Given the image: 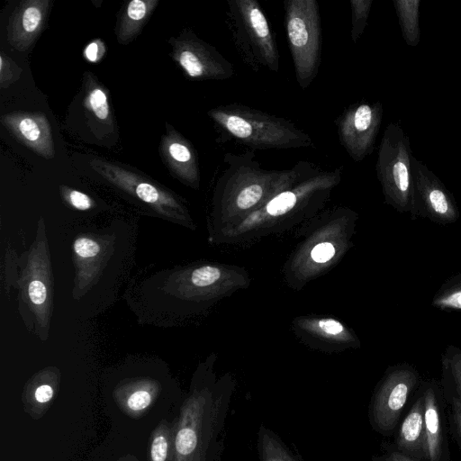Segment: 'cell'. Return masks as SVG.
<instances>
[{
  "instance_id": "6da1fadb",
  "label": "cell",
  "mask_w": 461,
  "mask_h": 461,
  "mask_svg": "<svg viewBox=\"0 0 461 461\" xmlns=\"http://www.w3.org/2000/svg\"><path fill=\"white\" fill-rule=\"evenodd\" d=\"M293 167L285 170L263 168L251 150L223 156L221 175L215 200L224 210L244 212L263 204L290 179Z\"/></svg>"
},
{
  "instance_id": "7a4b0ae2",
  "label": "cell",
  "mask_w": 461,
  "mask_h": 461,
  "mask_svg": "<svg viewBox=\"0 0 461 461\" xmlns=\"http://www.w3.org/2000/svg\"><path fill=\"white\" fill-rule=\"evenodd\" d=\"M208 116L225 133L251 149H286L312 144L309 134L291 121L242 104H221Z\"/></svg>"
},
{
  "instance_id": "3957f363",
  "label": "cell",
  "mask_w": 461,
  "mask_h": 461,
  "mask_svg": "<svg viewBox=\"0 0 461 461\" xmlns=\"http://www.w3.org/2000/svg\"><path fill=\"white\" fill-rule=\"evenodd\" d=\"M224 23L236 53L249 68L279 71L277 43L257 0H226Z\"/></svg>"
},
{
  "instance_id": "277c9868",
  "label": "cell",
  "mask_w": 461,
  "mask_h": 461,
  "mask_svg": "<svg viewBox=\"0 0 461 461\" xmlns=\"http://www.w3.org/2000/svg\"><path fill=\"white\" fill-rule=\"evenodd\" d=\"M283 5L296 81L305 90L317 77L321 61L320 6L316 0H285Z\"/></svg>"
},
{
  "instance_id": "5b68a950",
  "label": "cell",
  "mask_w": 461,
  "mask_h": 461,
  "mask_svg": "<svg viewBox=\"0 0 461 461\" xmlns=\"http://www.w3.org/2000/svg\"><path fill=\"white\" fill-rule=\"evenodd\" d=\"M408 135L399 123H389L381 140L375 164L386 203L399 212H412V157Z\"/></svg>"
},
{
  "instance_id": "8992f818",
  "label": "cell",
  "mask_w": 461,
  "mask_h": 461,
  "mask_svg": "<svg viewBox=\"0 0 461 461\" xmlns=\"http://www.w3.org/2000/svg\"><path fill=\"white\" fill-rule=\"evenodd\" d=\"M90 167L118 189L170 220L189 219L185 207L170 191L120 164L94 158Z\"/></svg>"
},
{
  "instance_id": "52a82bcc",
  "label": "cell",
  "mask_w": 461,
  "mask_h": 461,
  "mask_svg": "<svg viewBox=\"0 0 461 461\" xmlns=\"http://www.w3.org/2000/svg\"><path fill=\"white\" fill-rule=\"evenodd\" d=\"M171 58L192 80H226L235 68L214 46L185 29L169 39Z\"/></svg>"
},
{
  "instance_id": "ba28073f",
  "label": "cell",
  "mask_w": 461,
  "mask_h": 461,
  "mask_svg": "<svg viewBox=\"0 0 461 461\" xmlns=\"http://www.w3.org/2000/svg\"><path fill=\"white\" fill-rule=\"evenodd\" d=\"M383 113L380 102H359L347 107L335 120L339 140L355 162L373 152Z\"/></svg>"
},
{
  "instance_id": "9c48e42d",
  "label": "cell",
  "mask_w": 461,
  "mask_h": 461,
  "mask_svg": "<svg viewBox=\"0 0 461 461\" xmlns=\"http://www.w3.org/2000/svg\"><path fill=\"white\" fill-rule=\"evenodd\" d=\"M412 174V212L414 220L420 216L447 225L459 219V211L453 194L428 167L416 158L411 159Z\"/></svg>"
},
{
  "instance_id": "30bf717a",
  "label": "cell",
  "mask_w": 461,
  "mask_h": 461,
  "mask_svg": "<svg viewBox=\"0 0 461 461\" xmlns=\"http://www.w3.org/2000/svg\"><path fill=\"white\" fill-rule=\"evenodd\" d=\"M418 380L416 370L406 364L387 372L370 404L369 419L374 429L384 435L393 430Z\"/></svg>"
},
{
  "instance_id": "8fae6325",
  "label": "cell",
  "mask_w": 461,
  "mask_h": 461,
  "mask_svg": "<svg viewBox=\"0 0 461 461\" xmlns=\"http://www.w3.org/2000/svg\"><path fill=\"white\" fill-rule=\"evenodd\" d=\"M1 123L34 153L46 159L54 158L52 130L44 113L38 112L8 113L1 117Z\"/></svg>"
},
{
  "instance_id": "7c38bea8",
  "label": "cell",
  "mask_w": 461,
  "mask_h": 461,
  "mask_svg": "<svg viewBox=\"0 0 461 461\" xmlns=\"http://www.w3.org/2000/svg\"><path fill=\"white\" fill-rule=\"evenodd\" d=\"M159 153L175 177L192 188L199 187L200 170L195 149L188 140L168 124L161 137Z\"/></svg>"
},
{
  "instance_id": "4fadbf2b",
  "label": "cell",
  "mask_w": 461,
  "mask_h": 461,
  "mask_svg": "<svg viewBox=\"0 0 461 461\" xmlns=\"http://www.w3.org/2000/svg\"><path fill=\"white\" fill-rule=\"evenodd\" d=\"M50 0H25L13 11L7 26V41L18 51H26L45 26Z\"/></svg>"
},
{
  "instance_id": "5bb4252c",
  "label": "cell",
  "mask_w": 461,
  "mask_h": 461,
  "mask_svg": "<svg viewBox=\"0 0 461 461\" xmlns=\"http://www.w3.org/2000/svg\"><path fill=\"white\" fill-rule=\"evenodd\" d=\"M83 105L87 126L99 140L115 135L116 127L110 106L108 90L90 71L84 73Z\"/></svg>"
},
{
  "instance_id": "9a60e30c",
  "label": "cell",
  "mask_w": 461,
  "mask_h": 461,
  "mask_svg": "<svg viewBox=\"0 0 461 461\" xmlns=\"http://www.w3.org/2000/svg\"><path fill=\"white\" fill-rule=\"evenodd\" d=\"M424 397V446L423 459L440 461L443 454L441 417L435 386L429 384L423 393Z\"/></svg>"
},
{
  "instance_id": "2e32d148",
  "label": "cell",
  "mask_w": 461,
  "mask_h": 461,
  "mask_svg": "<svg viewBox=\"0 0 461 461\" xmlns=\"http://www.w3.org/2000/svg\"><path fill=\"white\" fill-rule=\"evenodd\" d=\"M424 397L420 395L405 416L396 440L398 449L416 459L423 458Z\"/></svg>"
},
{
  "instance_id": "e0dca14e",
  "label": "cell",
  "mask_w": 461,
  "mask_h": 461,
  "mask_svg": "<svg viewBox=\"0 0 461 461\" xmlns=\"http://www.w3.org/2000/svg\"><path fill=\"white\" fill-rule=\"evenodd\" d=\"M158 3V0L128 2L119 14L115 30L117 41L122 45L131 42L140 33Z\"/></svg>"
},
{
  "instance_id": "ac0fdd59",
  "label": "cell",
  "mask_w": 461,
  "mask_h": 461,
  "mask_svg": "<svg viewBox=\"0 0 461 461\" xmlns=\"http://www.w3.org/2000/svg\"><path fill=\"white\" fill-rule=\"evenodd\" d=\"M402 38L408 46L415 47L420 41V0H393Z\"/></svg>"
},
{
  "instance_id": "d6986e66",
  "label": "cell",
  "mask_w": 461,
  "mask_h": 461,
  "mask_svg": "<svg viewBox=\"0 0 461 461\" xmlns=\"http://www.w3.org/2000/svg\"><path fill=\"white\" fill-rule=\"evenodd\" d=\"M257 448L259 461H298L279 437L263 425L258 432Z\"/></svg>"
},
{
  "instance_id": "ffe728a7",
  "label": "cell",
  "mask_w": 461,
  "mask_h": 461,
  "mask_svg": "<svg viewBox=\"0 0 461 461\" xmlns=\"http://www.w3.org/2000/svg\"><path fill=\"white\" fill-rule=\"evenodd\" d=\"M432 305L443 311H461V274L441 285L433 297Z\"/></svg>"
},
{
  "instance_id": "44dd1931",
  "label": "cell",
  "mask_w": 461,
  "mask_h": 461,
  "mask_svg": "<svg viewBox=\"0 0 461 461\" xmlns=\"http://www.w3.org/2000/svg\"><path fill=\"white\" fill-rule=\"evenodd\" d=\"M373 0H350L351 9V31L350 38L353 43H357L362 36L372 8Z\"/></svg>"
},
{
  "instance_id": "7402d4cb",
  "label": "cell",
  "mask_w": 461,
  "mask_h": 461,
  "mask_svg": "<svg viewBox=\"0 0 461 461\" xmlns=\"http://www.w3.org/2000/svg\"><path fill=\"white\" fill-rule=\"evenodd\" d=\"M73 250L79 263L91 266L102 253L101 244L87 236L77 237L73 243Z\"/></svg>"
},
{
  "instance_id": "603a6c76",
  "label": "cell",
  "mask_w": 461,
  "mask_h": 461,
  "mask_svg": "<svg viewBox=\"0 0 461 461\" xmlns=\"http://www.w3.org/2000/svg\"><path fill=\"white\" fill-rule=\"evenodd\" d=\"M59 190L64 201L76 210L87 211L95 205V201L88 194L67 185H60Z\"/></svg>"
},
{
  "instance_id": "cb8c5ba5",
  "label": "cell",
  "mask_w": 461,
  "mask_h": 461,
  "mask_svg": "<svg viewBox=\"0 0 461 461\" xmlns=\"http://www.w3.org/2000/svg\"><path fill=\"white\" fill-rule=\"evenodd\" d=\"M23 69L9 56L3 51L0 53V86L6 88L17 81Z\"/></svg>"
},
{
  "instance_id": "d4e9b609",
  "label": "cell",
  "mask_w": 461,
  "mask_h": 461,
  "mask_svg": "<svg viewBox=\"0 0 461 461\" xmlns=\"http://www.w3.org/2000/svg\"><path fill=\"white\" fill-rule=\"evenodd\" d=\"M31 303L39 309L46 305L49 297L47 285L40 278H32L26 286Z\"/></svg>"
},
{
  "instance_id": "484cf974",
  "label": "cell",
  "mask_w": 461,
  "mask_h": 461,
  "mask_svg": "<svg viewBox=\"0 0 461 461\" xmlns=\"http://www.w3.org/2000/svg\"><path fill=\"white\" fill-rule=\"evenodd\" d=\"M221 276L220 269L212 266H203L191 274V282L198 287H205L215 283Z\"/></svg>"
},
{
  "instance_id": "4316f807",
  "label": "cell",
  "mask_w": 461,
  "mask_h": 461,
  "mask_svg": "<svg viewBox=\"0 0 461 461\" xmlns=\"http://www.w3.org/2000/svg\"><path fill=\"white\" fill-rule=\"evenodd\" d=\"M106 52L104 42L100 39L90 41L84 49L83 55L86 60L91 63L99 62Z\"/></svg>"
},
{
  "instance_id": "83f0119b",
  "label": "cell",
  "mask_w": 461,
  "mask_h": 461,
  "mask_svg": "<svg viewBox=\"0 0 461 461\" xmlns=\"http://www.w3.org/2000/svg\"><path fill=\"white\" fill-rule=\"evenodd\" d=\"M335 254V248L330 242H321L315 245L311 252L312 260L317 263L329 261Z\"/></svg>"
},
{
  "instance_id": "f1b7e54d",
  "label": "cell",
  "mask_w": 461,
  "mask_h": 461,
  "mask_svg": "<svg viewBox=\"0 0 461 461\" xmlns=\"http://www.w3.org/2000/svg\"><path fill=\"white\" fill-rule=\"evenodd\" d=\"M151 402V395L145 390L134 392L128 398V407L132 411H141L147 408Z\"/></svg>"
},
{
  "instance_id": "f546056e",
  "label": "cell",
  "mask_w": 461,
  "mask_h": 461,
  "mask_svg": "<svg viewBox=\"0 0 461 461\" xmlns=\"http://www.w3.org/2000/svg\"><path fill=\"white\" fill-rule=\"evenodd\" d=\"M167 455V442L165 437L156 436L151 444L152 461H165Z\"/></svg>"
},
{
  "instance_id": "4dcf8cb0",
  "label": "cell",
  "mask_w": 461,
  "mask_h": 461,
  "mask_svg": "<svg viewBox=\"0 0 461 461\" xmlns=\"http://www.w3.org/2000/svg\"><path fill=\"white\" fill-rule=\"evenodd\" d=\"M443 361L461 374V348H447L443 356Z\"/></svg>"
},
{
  "instance_id": "1f68e13d",
  "label": "cell",
  "mask_w": 461,
  "mask_h": 461,
  "mask_svg": "<svg viewBox=\"0 0 461 461\" xmlns=\"http://www.w3.org/2000/svg\"><path fill=\"white\" fill-rule=\"evenodd\" d=\"M320 329L326 334L337 336L344 331L343 325L333 319H323L319 321Z\"/></svg>"
},
{
  "instance_id": "d6a6232c",
  "label": "cell",
  "mask_w": 461,
  "mask_h": 461,
  "mask_svg": "<svg viewBox=\"0 0 461 461\" xmlns=\"http://www.w3.org/2000/svg\"><path fill=\"white\" fill-rule=\"evenodd\" d=\"M371 461H420L419 459L413 458L402 452L391 451L379 456H375Z\"/></svg>"
},
{
  "instance_id": "836d02e7",
  "label": "cell",
  "mask_w": 461,
  "mask_h": 461,
  "mask_svg": "<svg viewBox=\"0 0 461 461\" xmlns=\"http://www.w3.org/2000/svg\"><path fill=\"white\" fill-rule=\"evenodd\" d=\"M53 390L48 384L40 385L35 391V399L39 402H46L52 398Z\"/></svg>"
},
{
  "instance_id": "e575fe53",
  "label": "cell",
  "mask_w": 461,
  "mask_h": 461,
  "mask_svg": "<svg viewBox=\"0 0 461 461\" xmlns=\"http://www.w3.org/2000/svg\"><path fill=\"white\" fill-rule=\"evenodd\" d=\"M444 368L448 371L454 380L456 392L458 393L459 398H457L461 403V374L458 373L456 369L448 366L446 362L443 361Z\"/></svg>"
},
{
  "instance_id": "d590c367",
  "label": "cell",
  "mask_w": 461,
  "mask_h": 461,
  "mask_svg": "<svg viewBox=\"0 0 461 461\" xmlns=\"http://www.w3.org/2000/svg\"><path fill=\"white\" fill-rule=\"evenodd\" d=\"M453 411L456 427L461 437V403L456 397L453 399Z\"/></svg>"
}]
</instances>
